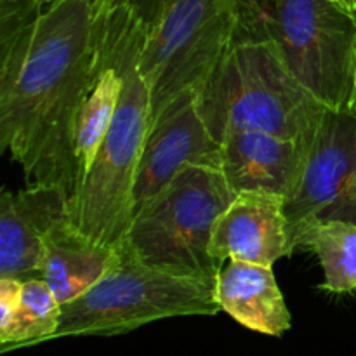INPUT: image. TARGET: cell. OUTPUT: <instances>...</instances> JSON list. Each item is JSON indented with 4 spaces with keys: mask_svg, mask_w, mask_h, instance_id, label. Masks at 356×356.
Wrapping results in <instances>:
<instances>
[{
    "mask_svg": "<svg viewBox=\"0 0 356 356\" xmlns=\"http://www.w3.org/2000/svg\"><path fill=\"white\" fill-rule=\"evenodd\" d=\"M97 58L92 0H56L0 54V146L35 183L79 188L73 131Z\"/></svg>",
    "mask_w": 356,
    "mask_h": 356,
    "instance_id": "6da1fadb",
    "label": "cell"
},
{
    "mask_svg": "<svg viewBox=\"0 0 356 356\" xmlns=\"http://www.w3.org/2000/svg\"><path fill=\"white\" fill-rule=\"evenodd\" d=\"M327 110L266 38H236L198 89V111L219 143L261 131L312 145Z\"/></svg>",
    "mask_w": 356,
    "mask_h": 356,
    "instance_id": "7a4b0ae2",
    "label": "cell"
},
{
    "mask_svg": "<svg viewBox=\"0 0 356 356\" xmlns=\"http://www.w3.org/2000/svg\"><path fill=\"white\" fill-rule=\"evenodd\" d=\"M238 38L273 42L292 75L334 111H356V19L332 0H252Z\"/></svg>",
    "mask_w": 356,
    "mask_h": 356,
    "instance_id": "3957f363",
    "label": "cell"
},
{
    "mask_svg": "<svg viewBox=\"0 0 356 356\" xmlns=\"http://www.w3.org/2000/svg\"><path fill=\"white\" fill-rule=\"evenodd\" d=\"M146 33L136 17L122 59L124 87L117 111L92 167L70 200L73 225L108 247L120 245L131 225L136 170L152 118L149 89L139 72Z\"/></svg>",
    "mask_w": 356,
    "mask_h": 356,
    "instance_id": "277c9868",
    "label": "cell"
},
{
    "mask_svg": "<svg viewBox=\"0 0 356 356\" xmlns=\"http://www.w3.org/2000/svg\"><path fill=\"white\" fill-rule=\"evenodd\" d=\"M235 195L218 167H184L132 214L120 243L148 266L216 282L222 264L212 256V232Z\"/></svg>",
    "mask_w": 356,
    "mask_h": 356,
    "instance_id": "5b68a950",
    "label": "cell"
},
{
    "mask_svg": "<svg viewBox=\"0 0 356 356\" xmlns=\"http://www.w3.org/2000/svg\"><path fill=\"white\" fill-rule=\"evenodd\" d=\"M219 312L214 280L148 266L120 243L111 270L80 298L61 306L59 329L52 339L120 336L156 320Z\"/></svg>",
    "mask_w": 356,
    "mask_h": 356,
    "instance_id": "8992f818",
    "label": "cell"
},
{
    "mask_svg": "<svg viewBox=\"0 0 356 356\" xmlns=\"http://www.w3.org/2000/svg\"><path fill=\"white\" fill-rule=\"evenodd\" d=\"M238 31L233 0H165L139 56V72L152 99L149 122L177 96L200 89Z\"/></svg>",
    "mask_w": 356,
    "mask_h": 356,
    "instance_id": "52a82bcc",
    "label": "cell"
},
{
    "mask_svg": "<svg viewBox=\"0 0 356 356\" xmlns=\"http://www.w3.org/2000/svg\"><path fill=\"white\" fill-rule=\"evenodd\" d=\"M284 212L294 250L318 222H356V111H325Z\"/></svg>",
    "mask_w": 356,
    "mask_h": 356,
    "instance_id": "ba28073f",
    "label": "cell"
},
{
    "mask_svg": "<svg viewBox=\"0 0 356 356\" xmlns=\"http://www.w3.org/2000/svg\"><path fill=\"white\" fill-rule=\"evenodd\" d=\"M188 165L221 169V143L198 111V90L177 96L149 122L136 170L132 214Z\"/></svg>",
    "mask_w": 356,
    "mask_h": 356,
    "instance_id": "9c48e42d",
    "label": "cell"
},
{
    "mask_svg": "<svg viewBox=\"0 0 356 356\" xmlns=\"http://www.w3.org/2000/svg\"><path fill=\"white\" fill-rule=\"evenodd\" d=\"M70 193L61 184L35 183L0 198V278H40L47 236L70 221Z\"/></svg>",
    "mask_w": 356,
    "mask_h": 356,
    "instance_id": "30bf717a",
    "label": "cell"
},
{
    "mask_svg": "<svg viewBox=\"0 0 356 356\" xmlns=\"http://www.w3.org/2000/svg\"><path fill=\"white\" fill-rule=\"evenodd\" d=\"M284 197L240 191L218 218L211 250L218 263L243 261L273 266L294 254L284 212Z\"/></svg>",
    "mask_w": 356,
    "mask_h": 356,
    "instance_id": "8fae6325",
    "label": "cell"
},
{
    "mask_svg": "<svg viewBox=\"0 0 356 356\" xmlns=\"http://www.w3.org/2000/svg\"><path fill=\"white\" fill-rule=\"evenodd\" d=\"M309 146L270 132H235L221 141V170L235 193L261 191L287 198L301 177Z\"/></svg>",
    "mask_w": 356,
    "mask_h": 356,
    "instance_id": "7c38bea8",
    "label": "cell"
},
{
    "mask_svg": "<svg viewBox=\"0 0 356 356\" xmlns=\"http://www.w3.org/2000/svg\"><path fill=\"white\" fill-rule=\"evenodd\" d=\"M216 301L221 312L254 332L282 337L292 327L273 266L228 261L216 278Z\"/></svg>",
    "mask_w": 356,
    "mask_h": 356,
    "instance_id": "4fadbf2b",
    "label": "cell"
},
{
    "mask_svg": "<svg viewBox=\"0 0 356 356\" xmlns=\"http://www.w3.org/2000/svg\"><path fill=\"white\" fill-rule=\"evenodd\" d=\"M117 259L118 245L108 247L89 238L70 219L45 240L40 278L63 306L96 285Z\"/></svg>",
    "mask_w": 356,
    "mask_h": 356,
    "instance_id": "5bb4252c",
    "label": "cell"
},
{
    "mask_svg": "<svg viewBox=\"0 0 356 356\" xmlns=\"http://www.w3.org/2000/svg\"><path fill=\"white\" fill-rule=\"evenodd\" d=\"M296 249H308L318 257L325 275L320 289L332 294L356 291V222H318L299 236Z\"/></svg>",
    "mask_w": 356,
    "mask_h": 356,
    "instance_id": "9a60e30c",
    "label": "cell"
},
{
    "mask_svg": "<svg viewBox=\"0 0 356 356\" xmlns=\"http://www.w3.org/2000/svg\"><path fill=\"white\" fill-rule=\"evenodd\" d=\"M61 305L45 280L30 278L21 287L19 306L9 327L0 330L2 353L52 341L59 329Z\"/></svg>",
    "mask_w": 356,
    "mask_h": 356,
    "instance_id": "2e32d148",
    "label": "cell"
},
{
    "mask_svg": "<svg viewBox=\"0 0 356 356\" xmlns=\"http://www.w3.org/2000/svg\"><path fill=\"white\" fill-rule=\"evenodd\" d=\"M44 9L42 0H0V54L35 26Z\"/></svg>",
    "mask_w": 356,
    "mask_h": 356,
    "instance_id": "e0dca14e",
    "label": "cell"
},
{
    "mask_svg": "<svg viewBox=\"0 0 356 356\" xmlns=\"http://www.w3.org/2000/svg\"><path fill=\"white\" fill-rule=\"evenodd\" d=\"M127 3L132 7L136 16L141 19V23L145 24L146 30L152 31L162 16L165 0H127Z\"/></svg>",
    "mask_w": 356,
    "mask_h": 356,
    "instance_id": "ac0fdd59",
    "label": "cell"
},
{
    "mask_svg": "<svg viewBox=\"0 0 356 356\" xmlns=\"http://www.w3.org/2000/svg\"><path fill=\"white\" fill-rule=\"evenodd\" d=\"M236 6V9H238V16H240V26H242V23L245 21L247 14H249V9H250V2L252 0H233Z\"/></svg>",
    "mask_w": 356,
    "mask_h": 356,
    "instance_id": "d6986e66",
    "label": "cell"
},
{
    "mask_svg": "<svg viewBox=\"0 0 356 356\" xmlns=\"http://www.w3.org/2000/svg\"><path fill=\"white\" fill-rule=\"evenodd\" d=\"M332 2H336L341 9L346 10L348 14H351L356 19V0H332Z\"/></svg>",
    "mask_w": 356,
    "mask_h": 356,
    "instance_id": "ffe728a7",
    "label": "cell"
},
{
    "mask_svg": "<svg viewBox=\"0 0 356 356\" xmlns=\"http://www.w3.org/2000/svg\"><path fill=\"white\" fill-rule=\"evenodd\" d=\"M353 87H355V101H356V51H355V73H353Z\"/></svg>",
    "mask_w": 356,
    "mask_h": 356,
    "instance_id": "44dd1931",
    "label": "cell"
},
{
    "mask_svg": "<svg viewBox=\"0 0 356 356\" xmlns=\"http://www.w3.org/2000/svg\"><path fill=\"white\" fill-rule=\"evenodd\" d=\"M42 2H44V7H47V6H51V3H54L56 0H42Z\"/></svg>",
    "mask_w": 356,
    "mask_h": 356,
    "instance_id": "7402d4cb",
    "label": "cell"
}]
</instances>
